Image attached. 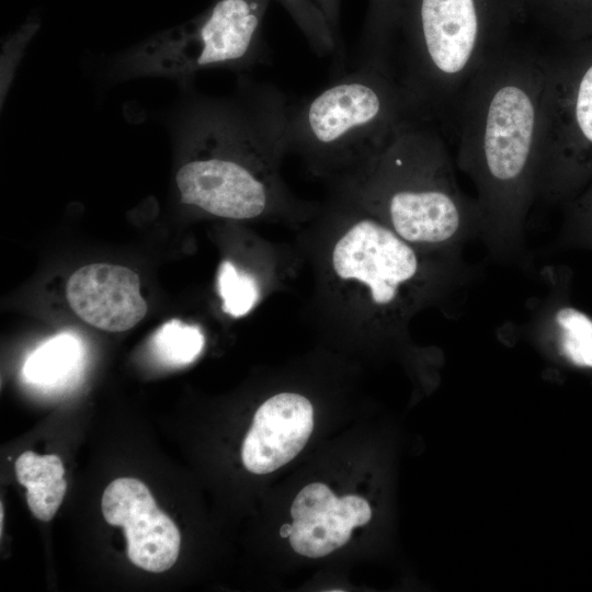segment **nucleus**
<instances>
[{
    "mask_svg": "<svg viewBox=\"0 0 592 592\" xmlns=\"http://www.w3.org/2000/svg\"><path fill=\"white\" fill-rule=\"evenodd\" d=\"M288 536L295 553L308 558H321L345 545L355 526L372 517L368 502L358 496L338 498L322 482L304 487L295 497Z\"/></svg>",
    "mask_w": 592,
    "mask_h": 592,
    "instance_id": "nucleus-11",
    "label": "nucleus"
},
{
    "mask_svg": "<svg viewBox=\"0 0 592 592\" xmlns=\"http://www.w3.org/2000/svg\"><path fill=\"white\" fill-rule=\"evenodd\" d=\"M314 429V409L299 394L281 392L257 410L241 448L251 473H272L289 463L306 445Z\"/></svg>",
    "mask_w": 592,
    "mask_h": 592,
    "instance_id": "nucleus-12",
    "label": "nucleus"
},
{
    "mask_svg": "<svg viewBox=\"0 0 592 592\" xmlns=\"http://www.w3.org/2000/svg\"><path fill=\"white\" fill-rule=\"evenodd\" d=\"M543 86V52L511 38L470 78L448 122L457 167L476 189L480 238L502 261L524 257L525 223L536 200Z\"/></svg>",
    "mask_w": 592,
    "mask_h": 592,
    "instance_id": "nucleus-1",
    "label": "nucleus"
},
{
    "mask_svg": "<svg viewBox=\"0 0 592 592\" xmlns=\"http://www.w3.org/2000/svg\"><path fill=\"white\" fill-rule=\"evenodd\" d=\"M555 320L566 355L577 365L592 367V320L570 307L558 310Z\"/></svg>",
    "mask_w": 592,
    "mask_h": 592,
    "instance_id": "nucleus-20",
    "label": "nucleus"
},
{
    "mask_svg": "<svg viewBox=\"0 0 592 592\" xmlns=\"http://www.w3.org/2000/svg\"><path fill=\"white\" fill-rule=\"evenodd\" d=\"M291 102L276 84L250 80L232 98L196 100L179 133L180 202L228 219H252L280 203Z\"/></svg>",
    "mask_w": 592,
    "mask_h": 592,
    "instance_id": "nucleus-2",
    "label": "nucleus"
},
{
    "mask_svg": "<svg viewBox=\"0 0 592 592\" xmlns=\"http://www.w3.org/2000/svg\"><path fill=\"white\" fill-rule=\"evenodd\" d=\"M528 19L560 42L592 36V0H526Z\"/></svg>",
    "mask_w": 592,
    "mask_h": 592,
    "instance_id": "nucleus-15",
    "label": "nucleus"
},
{
    "mask_svg": "<svg viewBox=\"0 0 592 592\" xmlns=\"http://www.w3.org/2000/svg\"><path fill=\"white\" fill-rule=\"evenodd\" d=\"M66 297L77 316L110 332L133 328L147 312L138 275L122 265L93 263L80 267L67 282Z\"/></svg>",
    "mask_w": 592,
    "mask_h": 592,
    "instance_id": "nucleus-10",
    "label": "nucleus"
},
{
    "mask_svg": "<svg viewBox=\"0 0 592 592\" xmlns=\"http://www.w3.org/2000/svg\"><path fill=\"white\" fill-rule=\"evenodd\" d=\"M364 203L398 236L434 253L459 254L481 218L459 187L441 129L410 117L360 170Z\"/></svg>",
    "mask_w": 592,
    "mask_h": 592,
    "instance_id": "nucleus-4",
    "label": "nucleus"
},
{
    "mask_svg": "<svg viewBox=\"0 0 592 592\" xmlns=\"http://www.w3.org/2000/svg\"><path fill=\"white\" fill-rule=\"evenodd\" d=\"M536 198L570 202L592 181V36L543 52Z\"/></svg>",
    "mask_w": 592,
    "mask_h": 592,
    "instance_id": "nucleus-6",
    "label": "nucleus"
},
{
    "mask_svg": "<svg viewBox=\"0 0 592 592\" xmlns=\"http://www.w3.org/2000/svg\"><path fill=\"white\" fill-rule=\"evenodd\" d=\"M101 509L109 524L124 530L126 553L135 566L163 572L175 563L180 532L144 482L130 477L113 480L103 492Z\"/></svg>",
    "mask_w": 592,
    "mask_h": 592,
    "instance_id": "nucleus-9",
    "label": "nucleus"
},
{
    "mask_svg": "<svg viewBox=\"0 0 592 592\" xmlns=\"http://www.w3.org/2000/svg\"><path fill=\"white\" fill-rule=\"evenodd\" d=\"M217 287L223 310L235 317L247 315L259 300V287L251 274L240 272L229 261H224L217 274Z\"/></svg>",
    "mask_w": 592,
    "mask_h": 592,
    "instance_id": "nucleus-19",
    "label": "nucleus"
},
{
    "mask_svg": "<svg viewBox=\"0 0 592 592\" xmlns=\"http://www.w3.org/2000/svg\"><path fill=\"white\" fill-rule=\"evenodd\" d=\"M527 19L526 0H405L391 57L411 116L448 124L467 82Z\"/></svg>",
    "mask_w": 592,
    "mask_h": 592,
    "instance_id": "nucleus-3",
    "label": "nucleus"
},
{
    "mask_svg": "<svg viewBox=\"0 0 592 592\" xmlns=\"http://www.w3.org/2000/svg\"><path fill=\"white\" fill-rule=\"evenodd\" d=\"M569 203L567 228L592 244V181Z\"/></svg>",
    "mask_w": 592,
    "mask_h": 592,
    "instance_id": "nucleus-21",
    "label": "nucleus"
},
{
    "mask_svg": "<svg viewBox=\"0 0 592 592\" xmlns=\"http://www.w3.org/2000/svg\"><path fill=\"white\" fill-rule=\"evenodd\" d=\"M419 250L376 215L363 217L335 243L332 266L342 280L364 285L375 307L405 316L407 300L456 291L467 278L459 254L425 263Z\"/></svg>",
    "mask_w": 592,
    "mask_h": 592,
    "instance_id": "nucleus-8",
    "label": "nucleus"
},
{
    "mask_svg": "<svg viewBox=\"0 0 592 592\" xmlns=\"http://www.w3.org/2000/svg\"><path fill=\"white\" fill-rule=\"evenodd\" d=\"M272 0H213L193 20L144 42L118 62L125 77L189 79L200 70H246L269 61L262 26Z\"/></svg>",
    "mask_w": 592,
    "mask_h": 592,
    "instance_id": "nucleus-7",
    "label": "nucleus"
},
{
    "mask_svg": "<svg viewBox=\"0 0 592 592\" xmlns=\"http://www.w3.org/2000/svg\"><path fill=\"white\" fill-rule=\"evenodd\" d=\"M275 1L289 14L319 57L332 55L340 48L325 15L312 0Z\"/></svg>",
    "mask_w": 592,
    "mask_h": 592,
    "instance_id": "nucleus-18",
    "label": "nucleus"
},
{
    "mask_svg": "<svg viewBox=\"0 0 592 592\" xmlns=\"http://www.w3.org/2000/svg\"><path fill=\"white\" fill-rule=\"evenodd\" d=\"M80 357L79 340L71 333H59L30 354L23 366V377L32 385L56 386L70 376Z\"/></svg>",
    "mask_w": 592,
    "mask_h": 592,
    "instance_id": "nucleus-14",
    "label": "nucleus"
},
{
    "mask_svg": "<svg viewBox=\"0 0 592 592\" xmlns=\"http://www.w3.org/2000/svg\"><path fill=\"white\" fill-rule=\"evenodd\" d=\"M292 534V524H284L280 528V535L282 537H288Z\"/></svg>",
    "mask_w": 592,
    "mask_h": 592,
    "instance_id": "nucleus-23",
    "label": "nucleus"
},
{
    "mask_svg": "<svg viewBox=\"0 0 592 592\" xmlns=\"http://www.w3.org/2000/svg\"><path fill=\"white\" fill-rule=\"evenodd\" d=\"M18 481L27 489V504L33 515L50 521L58 511L67 489L61 459L54 454L22 453L14 464Z\"/></svg>",
    "mask_w": 592,
    "mask_h": 592,
    "instance_id": "nucleus-13",
    "label": "nucleus"
},
{
    "mask_svg": "<svg viewBox=\"0 0 592 592\" xmlns=\"http://www.w3.org/2000/svg\"><path fill=\"white\" fill-rule=\"evenodd\" d=\"M205 338L196 326L180 320L163 323L153 334V353L166 365L183 366L192 363L201 354Z\"/></svg>",
    "mask_w": 592,
    "mask_h": 592,
    "instance_id": "nucleus-17",
    "label": "nucleus"
},
{
    "mask_svg": "<svg viewBox=\"0 0 592 592\" xmlns=\"http://www.w3.org/2000/svg\"><path fill=\"white\" fill-rule=\"evenodd\" d=\"M405 0H369L362 29L357 65L391 66V48Z\"/></svg>",
    "mask_w": 592,
    "mask_h": 592,
    "instance_id": "nucleus-16",
    "label": "nucleus"
},
{
    "mask_svg": "<svg viewBox=\"0 0 592 592\" xmlns=\"http://www.w3.org/2000/svg\"><path fill=\"white\" fill-rule=\"evenodd\" d=\"M325 15L340 47V2L341 0H312Z\"/></svg>",
    "mask_w": 592,
    "mask_h": 592,
    "instance_id": "nucleus-22",
    "label": "nucleus"
},
{
    "mask_svg": "<svg viewBox=\"0 0 592 592\" xmlns=\"http://www.w3.org/2000/svg\"><path fill=\"white\" fill-rule=\"evenodd\" d=\"M410 117L390 66L356 65L317 93L292 101L288 150L321 170H361Z\"/></svg>",
    "mask_w": 592,
    "mask_h": 592,
    "instance_id": "nucleus-5",
    "label": "nucleus"
}]
</instances>
